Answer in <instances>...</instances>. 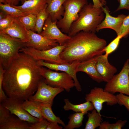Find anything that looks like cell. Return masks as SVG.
<instances>
[{"instance_id": "12", "label": "cell", "mask_w": 129, "mask_h": 129, "mask_svg": "<svg viewBox=\"0 0 129 129\" xmlns=\"http://www.w3.org/2000/svg\"><path fill=\"white\" fill-rule=\"evenodd\" d=\"M23 101L7 97L0 104L8 109L11 114L16 115L22 120L32 124L38 122L39 120L38 119L31 115L23 108Z\"/></svg>"}, {"instance_id": "7", "label": "cell", "mask_w": 129, "mask_h": 129, "mask_svg": "<svg viewBox=\"0 0 129 129\" xmlns=\"http://www.w3.org/2000/svg\"><path fill=\"white\" fill-rule=\"evenodd\" d=\"M65 47L64 45H59L50 49L44 51L24 47L21 49L20 51L28 55L37 61L43 60L47 62L56 64H68L63 60L60 56Z\"/></svg>"}, {"instance_id": "31", "label": "cell", "mask_w": 129, "mask_h": 129, "mask_svg": "<svg viewBox=\"0 0 129 129\" xmlns=\"http://www.w3.org/2000/svg\"><path fill=\"white\" fill-rule=\"evenodd\" d=\"M122 38L121 36H117L108 45L106 46L104 49L105 53L104 55L108 57L110 54L114 51L117 48L120 40Z\"/></svg>"}, {"instance_id": "14", "label": "cell", "mask_w": 129, "mask_h": 129, "mask_svg": "<svg viewBox=\"0 0 129 129\" xmlns=\"http://www.w3.org/2000/svg\"><path fill=\"white\" fill-rule=\"evenodd\" d=\"M29 41L25 43V47H31L37 50L44 51L53 48L59 44L56 41L46 38L40 34L28 30Z\"/></svg>"}, {"instance_id": "34", "label": "cell", "mask_w": 129, "mask_h": 129, "mask_svg": "<svg viewBox=\"0 0 129 129\" xmlns=\"http://www.w3.org/2000/svg\"><path fill=\"white\" fill-rule=\"evenodd\" d=\"M117 103L120 105L124 106L129 111V96L120 93L116 95Z\"/></svg>"}, {"instance_id": "2", "label": "cell", "mask_w": 129, "mask_h": 129, "mask_svg": "<svg viewBox=\"0 0 129 129\" xmlns=\"http://www.w3.org/2000/svg\"><path fill=\"white\" fill-rule=\"evenodd\" d=\"M107 44L95 33L81 31L66 41L60 57L68 64L81 62L103 54Z\"/></svg>"}, {"instance_id": "15", "label": "cell", "mask_w": 129, "mask_h": 129, "mask_svg": "<svg viewBox=\"0 0 129 129\" xmlns=\"http://www.w3.org/2000/svg\"><path fill=\"white\" fill-rule=\"evenodd\" d=\"M102 8L105 16L104 20L97 27L96 32H98L104 29L109 28L114 30L117 35L123 21L126 16L121 14L117 17H113L110 15L109 9L107 6H103Z\"/></svg>"}, {"instance_id": "10", "label": "cell", "mask_w": 129, "mask_h": 129, "mask_svg": "<svg viewBox=\"0 0 129 129\" xmlns=\"http://www.w3.org/2000/svg\"><path fill=\"white\" fill-rule=\"evenodd\" d=\"M64 90L62 88L53 87L48 85L45 82L44 79L40 83L35 94L31 96L28 100L49 103L52 106L55 96Z\"/></svg>"}, {"instance_id": "45", "label": "cell", "mask_w": 129, "mask_h": 129, "mask_svg": "<svg viewBox=\"0 0 129 129\" xmlns=\"http://www.w3.org/2000/svg\"><path fill=\"white\" fill-rule=\"evenodd\" d=\"M118 1L119 3L120 0H117Z\"/></svg>"}, {"instance_id": "16", "label": "cell", "mask_w": 129, "mask_h": 129, "mask_svg": "<svg viewBox=\"0 0 129 129\" xmlns=\"http://www.w3.org/2000/svg\"><path fill=\"white\" fill-rule=\"evenodd\" d=\"M0 31L11 37L19 39L24 43L29 41L28 30L23 25L19 17H15L9 27Z\"/></svg>"}, {"instance_id": "28", "label": "cell", "mask_w": 129, "mask_h": 129, "mask_svg": "<svg viewBox=\"0 0 129 129\" xmlns=\"http://www.w3.org/2000/svg\"><path fill=\"white\" fill-rule=\"evenodd\" d=\"M19 18L22 23L27 29L35 32L36 15L30 14Z\"/></svg>"}, {"instance_id": "30", "label": "cell", "mask_w": 129, "mask_h": 129, "mask_svg": "<svg viewBox=\"0 0 129 129\" xmlns=\"http://www.w3.org/2000/svg\"><path fill=\"white\" fill-rule=\"evenodd\" d=\"M127 122L126 120H119L114 124H110L108 122L104 121L102 122L99 129H121Z\"/></svg>"}, {"instance_id": "36", "label": "cell", "mask_w": 129, "mask_h": 129, "mask_svg": "<svg viewBox=\"0 0 129 129\" xmlns=\"http://www.w3.org/2000/svg\"><path fill=\"white\" fill-rule=\"evenodd\" d=\"M4 70L1 64L0 63V102H2L5 100L7 97L2 88V82Z\"/></svg>"}, {"instance_id": "35", "label": "cell", "mask_w": 129, "mask_h": 129, "mask_svg": "<svg viewBox=\"0 0 129 129\" xmlns=\"http://www.w3.org/2000/svg\"><path fill=\"white\" fill-rule=\"evenodd\" d=\"M15 17L11 15L7 14L5 18L0 20V31L9 27Z\"/></svg>"}, {"instance_id": "37", "label": "cell", "mask_w": 129, "mask_h": 129, "mask_svg": "<svg viewBox=\"0 0 129 129\" xmlns=\"http://www.w3.org/2000/svg\"><path fill=\"white\" fill-rule=\"evenodd\" d=\"M49 122L45 119L32 124L29 129H47Z\"/></svg>"}, {"instance_id": "43", "label": "cell", "mask_w": 129, "mask_h": 129, "mask_svg": "<svg viewBox=\"0 0 129 129\" xmlns=\"http://www.w3.org/2000/svg\"><path fill=\"white\" fill-rule=\"evenodd\" d=\"M0 3L3 4H6V0H0Z\"/></svg>"}, {"instance_id": "29", "label": "cell", "mask_w": 129, "mask_h": 129, "mask_svg": "<svg viewBox=\"0 0 129 129\" xmlns=\"http://www.w3.org/2000/svg\"><path fill=\"white\" fill-rule=\"evenodd\" d=\"M0 9L1 10L4 11L7 14L15 17H19L28 14L7 4H3L0 3Z\"/></svg>"}, {"instance_id": "13", "label": "cell", "mask_w": 129, "mask_h": 129, "mask_svg": "<svg viewBox=\"0 0 129 129\" xmlns=\"http://www.w3.org/2000/svg\"><path fill=\"white\" fill-rule=\"evenodd\" d=\"M37 62L40 66L45 67L52 70L60 71L67 73L74 80L76 90L79 91H81V86L76 76L77 68L80 62L75 61L70 64H56L47 62L43 60H39L37 61Z\"/></svg>"}, {"instance_id": "1", "label": "cell", "mask_w": 129, "mask_h": 129, "mask_svg": "<svg viewBox=\"0 0 129 129\" xmlns=\"http://www.w3.org/2000/svg\"><path fill=\"white\" fill-rule=\"evenodd\" d=\"M21 52L4 68L2 88L8 97L24 101L33 95L44 79L37 61Z\"/></svg>"}, {"instance_id": "21", "label": "cell", "mask_w": 129, "mask_h": 129, "mask_svg": "<svg viewBox=\"0 0 129 129\" xmlns=\"http://www.w3.org/2000/svg\"><path fill=\"white\" fill-rule=\"evenodd\" d=\"M32 124L11 114L6 123L0 125V129H29Z\"/></svg>"}, {"instance_id": "32", "label": "cell", "mask_w": 129, "mask_h": 129, "mask_svg": "<svg viewBox=\"0 0 129 129\" xmlns=\"http://www.w3.org/2000/svg\"><path fill=\"white\" fill-rule=\"evenodd\" d=\"M129 35V14L124 20L117 36L122 38L127 37Z\"/></svg>"}, {"instance_id": "26", "label": "cell", "mask_w": 129, "mask_h": 129, "mask_svg": "<svg viewBox=\"0 0 129 129\" xmlns=\"http://www.w3.org/2000/svg\"><path fill=\"white\" fill-rule=\"evenodd\" d=\"M85 113L76 112L71 114L68 118L69 121L67 124L64 128V129H73L78 128L82 125V121Z\"/></svg>"}, {"instance_id": "24", "label": "cell", "mask_w": 129, "mask_h": 129, "mask_svg": "<svg viewBox=\"0 0 129 129\" xmlns=\"http://www.w3.org/2000/svg\"><path fill=\"white\" fill-rule=\"evenodd\" d=\"M41 108L42 116L49 122H56L64 127L65 124L60 118L56 116L53 112L52 105L48 103H40Z\"/></svg>"}, {"instance_id": "22", "label": "cell", "mask_w": 129, "mask_h": 129, "mask_svg": "<svg viewBox=\"0 0 129 129\" xmlns=\"http://www.w3.org/2000/svg\"><path fill=\"white\" fill-rule=\"evenodd\" d=\"M65 104L63 106L64 109L66 111L72 110L76 112H80L86 114L89 111L94 109L92 103L86 101L84 103L79 104H74L71 103L68 99H64Z\"/></svg>"}, {"instance_id": "8", "label": "cell", "mask_w": 129, "mask_h": 129, "mask_svg": "<svg viewBox=\"0 0 129 129\" xmlns=\"http://www.w3.org/2000/svg\"><path fill=\"white\" fill-rule=\"evenodd\" d=\"M104 89L113 94L119 92L129 96V58L120 72L107 82Z\"/></svg>"}, {"instance_id": "20", "label": "cell", "mask_w": 129, "mask_h": 129, "mask_svg": "<svg viewBox=\"0 0 129 129\" xmlns=\"http://www.w3.org/2000/svg\"><path fill=\"white\" fill-rule=\"evenodd\" d=\"M47 0H29L25 1L20 6H11L27 14L37 15L47 6Z\"/></svg>"}, {"instance_id": "18", "label": "cell", "mask_w": 129, "mask_h": 129, "mask_svg": "<svg viewBox=\"0 0 129 129\" xmlns=\"http://www.w3.org/2000/svg\"><path fill=\"white\" fill-rule=\"evenodd\" d=\"M98 56L80 62L77 68V72H82L88 75L93 80L98 83L103 81L96 68L97 59Z\"/></svg>"}, {"instance_id": "40", "label": "cell", "mask_w": 129, "mask_h": 129, "mask_svg": "<svg viewBox=\"0 0 129 129\" xmlns=\"http://www.w3.org/2000/svg\"><path fill=\"white\" fill-rule=\"evenodd\" d=\"M6 4L10 5L11 6H16L20 1V0H6Z\"/></svg>"}, {"instance_id": "42", "label": "cell", "mask_w": 129, "mask_h": 129, "mask_svg": "<svg viewBox=\"0 0 129 129\" xmlns=\"http://www.w3.org/2000/svg\"><path fill=\"white\" fill-rule=\"evenodd\" d=\"M102 6L105 5L106 4V2L105 0H98Z\"/></svg>"}, {"instance_id": "41", "label": "cell", "mask_w": 129, "mask_h": 129, "mask_svg": "<svg viewBox=\"0 0 129 129\" xmlns=\"http://www.w3.org/2000/svg\"><path fill=\"white\" fill-rule=\"evenodd\" d=\"M7 14L4 11L1 10L0 12V20L5 18Z\"/></svg>"}, {"instance_id": "5", "label": "cell", "mask_w": 129, "mask_h": 129, "mask_svg": "<svg viewBox=\"0 0 129 129\" xmlns=\"http://www.w3.org/2000/svg\"><path fill=\"white\" fill-rule=\"evenodd\" d=\"M87 0H66L63 4L64 9L63 16L57 22L58 28L63 33L69 34L72 23L78 18L82 8L87 4Z\"/></svg>"}, {"instance_id": "17", "label": "cell", "mask_w": 129, "mask_h": 129, "mask_svg": "<svg viewBox=\"0 0 129 129\" xmlns=\"http://www.w3.org/2000/svg\"><path fill=\"white\" fill-rule=\"evenodd\" d=\"M96 68L103 81H108L117 71V68L109 63L108 57L104 55L98 56L97 59Z\"/></svg>"}, {"instance_id": "39", "label": "cell", "mask_w": 129, "mask_h": 129, "mask_svg": "<svg viewBox=\"0 0 129 129\" xmlns=\"http://www.w3.org/2000/svg\"><path fill=\"white\" fill-rule=\"evenodd\" d=\"M63 127L56 122H49L47 129H62Z\"/></svg>"}, {"instance_id": "23", "label": "cell", "mask_w": 129, "mask_h": 129, "mask_svg": "<svg viewBox=\"0 0 129 129\" xmlns=\"http://www.w3.org/2000/svg\"><path fill=\"white\" fill-rule=\"evenodd\" d=\"M40 103L27 99L23 101L22 106L23 108L31 115L41 120L44 118L41 113Z\"/></svg>"}, {"instance_id": "6", "label": "cell", "mask_w": 129, "mask_h": 129, "mask_svg": "<svg viewBox=\"0 0 129 129\" xmlns=\"http://www.w3.org/2000/svg\"><path fill=\"white\" fill-rule=\"evenodd\" d=\"M40 72L45 83L51 86L62 88L68 92L75 87V82L72 78L65 72L54 71L42 66Z\"/></svg>"}, {"instance_id": "27", "label": "cell", "mask_w": 129, "mask_h": 129, "mask_svg": "<svg viewBox=\"0 0 129 129\" xmlns=\"http://www.w3.org/2000/svg\"><path fill=\"white\" fill-rule=\"evenodd\" d=\"M47 6L41 10L37 15L35 32H37L39 34L42 31L45 22L49 16L46 10Z\"/></svg>"}, {"instance_id": "4", "label": "cell", "mask_w": 129, "mask_h": 129, "mask_svg": "<svg viewBox=\"0 0 129 129\" xmlns=\"http://www.w3.org/2000/svg\"><path fill=\"white\" fill-rule=\"evenodd\" d=\"M24 47L25 43L20 39L0 31V63L4 68L19 55L20 49Z\"/></svg>"}, {"instance_id": "38", "label": "cell", "mask_w": 129, "mask_h": 129, "mask_svg": "<svg viewBox=\"0 0 129 129\" xmlns=\"http://www.w3.org/2000/svg\"><path fill=\"white\" fill-rule=\"evenodd\" d=\"M119 4L115 11L123 9H126L129 11V0H120Z\"/></svg>"}, {"instance_id": "19", "label": "cell", "mask_w": 129, "mask_h": 129, "mask_svg": "<svg viewBox=\"0 0 129 129\" xmlns=\"http://www.w3.org/2000/svg\"><path fill=\"white\" fill-rule=\"evenodd\" d=\"M66 0H47L46 10L52 21L61 19L64 15V9L63 4Z\"/></svg>"}, {"instance_id": "25", "label": "cell", "mask_w": 129, "mask_h": 129, "mask_svg": "<svg viewBox=\"0 0 129 129\" xmlns=\"http://www.w3.org/2000/svg\"><path fill=\"white\" fill-rule=\"evenodd\" d=\"M91 113H87L88 119L86 122L85 129H95L99 127L102 122V119L100 113L95 109Z\"/></svg>"}, {"instance_id": "44", "label": "cell", "mask_w": 129, "mask_h": 129, "mask_svg": "<svg viewBox=\"0 0 129 129\" xmlns=\"http://www.w3.org/2000/svg\"><path fill=\"white\" fill-rule=\"evenodd\" d=\"M29 0H20L22 4H23L25 1Z\"/></svg>"}, {"instance_id": "3", "label": "cell", "mask_w": 129, "mask_h": 129, "mask_svg": "<svg viewBox=\"0 0 129 129\" xmlns=\"http://www.w3.org/2000/svg\"><path fill=\"white\" fill-rule=\"evenodd\" d=\"M102 7H95L91 3L85 5L79 12L77 20L72 24L68 35L72 37L81 31L95 33L105 18Z\"/></svg>"}, {"instance_id": "33", "label": "cell", "mask_w": 129, "mask_h": 129, "mask_svg": "<svg viewBox=\"0 0 129 129\" xmlns=\"http://www.w3.org/2000/svg\"><path fill=\"white\" fill-rule=\"evenodd\" d=\"M11 114L9 111L0 104V125L6 123L9 119Z\"/></svg>"}, {"instance_id": "9", "label": "cell", "mask_w": 129, "mask_h": 129, "mask_svg": "<svg viewBox=\"0 0 129 129\" xmlns=\"http://www.w3.org/2000/svg\"><path fill=\"white\" fill-rule=\"evenodd\" d=\"M86 101L91 102L94 109L99 113L102 109L103 103L106 102L108 105L113 106L117 103L116 95L105 91L103 89L95 87L86 94L85 97Z\"/></svg>"}, {"instance_id": "11", "label": "cell", "mask_w": 129, "mask_h": 129, "mask_svg": "<svg viewBox=\"0 0 129 129\" xmlns=\"http://www.w3.org/2000/svg\"><path fill=\"white\" fill-rule=\"evenodd\" d=\"M58 21H52L49 16L46 20L40 34L45 38L56 41L60 45H64L71 37L64 34L60 30L57 25Z\"/></svg>"}]
</instances>
